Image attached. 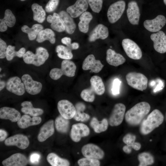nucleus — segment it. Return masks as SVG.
<instances>
[{
	"label": "nucleus",
	"instance_id": "49",
	"mask_svg": "<svg viewBox=\"0 0 166 166\" xmlns=\"http://www.w3.org/2000/svg\"><path fill=\"white\" fill-rule=\"evenodd\" d=\"M121 81L118 79H114L113 81L112 92L114 95H117L119 93L120 86Z\"/></svg>",
	"mask_w": 166,
	"mask_h": 166
},
{
	"label": "nucleus",
	"instance_id": "52",
	"mask_svg": "<svg viewBox=\"0 0 166 166\" xmlns=\"http://www.w3.org/2000/svg\"><path fill=\"white\" fill-rule=\"evenodd\" d=\"M7 136V132L2 129H0V141H2L4 140Z\"/></svg>",
	"mask_w": 166,
	"mask_h": 166
},
{
	"label": "nucleus",
	"instance_id": "54",
	"mask_svg": "<svg viewBox=\"0 0 166 166\" xmlns=\"http://www.w3.org/2000/svg\"><path fill=\"white\" fill-rule=\"evenodd\" d=\"M75 107L76 110L82 111L85 109V106L83 104L79 103L76 105Z\"/></svg>",
	"mask_w": 166,
	"mask_h": 166
},
{
	"label": "nucleus",
	"instance_id": "24",
	"mask_svg": "<svg viewBox=\"0 0 166 166\" xmlns=\"http://www.w3.org/2000/svg\"><path fill=\"white\" fill-rule=\"evenodd\" d=\"M59 15L65 27V30L69 34H73L76 28V25L73 18L65 11H60Z\"/></svg>",
	"mask_w": 166,
	"mask_h": 166
},
{
	"label": "nucleus",
	"instance_id": "12",
	"mask_svg": "<svg viewBox=\"0 0 166 166\" xmlns=\"http://www.w3.org/2000/svg\"><path fill=\"white\" fill-rule=\"evenodd\" d=\"M89 133V129L86 125L82 123H77L72 125L70 136L73 141L77 142L82 137L88 136Z\"/></svg>",
	"mask_w": 166,
	"mask_h": 166
},
{
	"label": "nucleus",
	"instance_id": "61",
	"mask_svg": "<svg viewBox=\"0 0 166 166\" xmlns=\"http://www.w3.org/2000/svg\"><path fill=\"white\" fill-rule=\"evenodd\" d=\"M20 0V1H25V0Z\"/></svg>",
	"mask_w": 166,
	"mask_h": 166
},
{
	"label": "nucleus",
	"instance_id": "10",
	"mask_svg": "<svg viewBox=\"0 0 166 166\" xmlns=\"http://www.w3.org/2000/svg\"><path fill=\"white\" fill-rule=\"evenodd\" d=\"M57 108L61 115L68 120L73 118L76 112V109L74 105L66 100H62L59 101Z\"/></svg>",
	"mask_w": 166,
	"mask_h": 166
},
{
	"label": "nucleus",
	"instance_id": "1",
	"mask_svg": "<svg viewBox=\"0 0 166 166\" xmlns=\"http://www.w3.org/2000/svg\"><path fill=\"white\" fill-rule=\"evenodd\" d=\"M150 108V105L148 102L143 101L137 103L126 113V121L131 125L139 124L149 112Z\"/></svg>",
	"mask_w": 166,
	"mask_h": 166
},
{
	"label": "nucleus",
	"instance_id": "9",
	"mask_svg": "<svg viewBox=\"0 0 166 166\" xmlns=\"http://www.w3.org/2000/svg\"><path fill=\"white\" fill-rule=\"evenodd\" d=\"M22 81L19 77L17 76L10 78L6 83V89L17 95H22L25 93L26 90Z\"/></svg>",
	"mask_w": 166,
	"mask_h": 166
},
{
	"label": "nucleus",
	"instance_id": "4",
	"mask_svg": "<svg viewBox=\"0 0 166 166\" xmlns=\"http://www.w3.org/2000/svg\"><path fill=\"white\" fill-rule=\"evenodd\" d=\"M126 79L128 85L134 89L143 91L147 88L148 80L142 73L130 72L126 75Z\"/></svg>",
	"mask_w": 166,
	"mask_h": 166
},
{
	"label": "nucleus",
	"instance_id": "20",
	"mask_svg": "<svg viewBox=\"0 0 166 166\" xmlns=\"http://www.w3.org/2000/svg\"><path fill=\"white\" fill-rule=\"evenodd\" d=\"M54 132V121L50 120L45 123L41 128L38 135L39 141L42 142L52 136Z\"/></svg>",
	"mask_w": 166,
	"mask_h": 166
},
{
	"label": "nucleus",
	"instance_id": "38",
	"mask_svg": "<svg viewBox=\"0 0 166 166\" xmlns=\"http://www.w3.org/2000/svg\"><path fill=\"white\" fill-rule=\"evenodd\" d=\"M140 162L139 166H146L152 164L154 162L153 156L150 153L144 152L140 154L138 156Z\"/></svg>",
	"mask_w": 166,
	"mask_h": 166
},
{
	"label": "nucleus",
	"instance_id": "30",
	"mask_svg": "<svg viewBox=\"0 0 166 166\" xmlns=\"http://www.w3.org/2000/svg\"><path fill=\"white\" fill-rule=\"evenodd\" d=\"M61 69L64 75L72 77L75 75L76 66L75 63L70 60H64L61 63Z\"/></svg>",
	"mask_w": 166,
	"mask_h": 166
},
{
	"label": "nucleus",
	"instance_id": "57",
	"mask_svg": "<svg viewBox=\"0 0 166 166\" xmlns=\"http://www.w3.org/2000/svg\"><path fill=\"white\" fill-rule=\"evenodd\" d=\"M79 45L78 43L74 42L71 44L70 49H77L79 48Z\"/></svg>",
	"mask_w": 166,
	"mask_h": 166
},
{
	"label": "nucleus",
	"instance_id": "15",
	"mask_svg": "<svg viewBox=\"0 0 166 166\" xmlns=\"http://www.w3.org/2000/svg\"><path fill=\"white\" fill-rule=\"evenodd\" d=\"M166 23L165 17L163 15H160L153 19L145 20L144 22V26L148 31L155 32L160 31Z\"/></svg>",
	"mask_w": 166,
	"mask_h": 166
},
{
	"label": "nucleus",
	"instance_id": "41",
	"mask_svg": "<svg viewBox=\"0 0 166 166\" xmlns=\"http://www.w3.org/2000/svg\"><path fill=\"white\" fill-rule=\"evenodd\" d=\"M95 93L90 88L85 89L82 90L80 96L81 98L87 102H92L94 101L95 98Z\"/></svg>",
	"mask_w": 166,
	"mask_h": 166
},
{
	"label": "nucleus",
	"instance_id": "8",
	"mask_svg": "<svg viewBox=\"0 0 166 166\" xmlns=\"http://www.w3.org/2000/svg\"><path fill=\"white\" fill-rule=\"evenodd\" d=\"M25 90L29 94L34 95L39 93L42 88V83L34 80L31 76L28 74L23 75L22 77Z\"/></svg>",
	"mask_w": 166,
	"mask_h": 166
},
{
	"label": "nucleus",
	"instance_id": "16",
	"mask_svg": "<svg viewBox=\"0 0 166 166\" xmlns=\"http://www.w3.org/2000/svg\"><path fill=\"white\" fill-rule=\"evenodd\" d=\"M104 66L100 60L96 59L93 55L90 54L84 59L82 68L85 70H90L92 72L98 73L102 69Z\"/></svg>",
	"mask_w": 166,
	"mask_h": 166
},
{
	"label": "nucleus",
	"instance_id": "40",
	"mask_svg": "<svg viewBox=\"0 0 166 166\" xmlns=\"http://www.w3.org/2000/svg\"><path fill=\"white\" fill-rule=\"evenodd\" d=\"M78 164L80 166H99L100 164L98 160L87 157L79 159Z\"/></svg>",
	"mask_w": 166,
	"mask_h": 166
},
{
	"label": "nucleus",
	"instance_id": "21",
	"mask_svg": "<svg viewBox=\"0 0 166 166\" xmlns=\"http://www.w3.org/2000/svg\"><path fill=\"white\" fill-rule=\"evenodd\" d=\"M109 34L108 28L102 24H99L90 33L89 40L90 42H93L99 39H105L108 37Z\"/></svg>",
	"mask_w": 166,
	"mask_h": 166
},
{
	"label": "nucleus",
	"instance_id": "58",
	"mask_svg": "<svg viewBox=\"0 0 166 166\" xmlns=\"http://www.w3.org/2000/svg\"><path fill=\"white\" fill-rule=\"evenodd\" d=\"M6 85V84L5 82L3 81H0V90L1 91L3 89L5 86Z\"/></svg>",
	"mask_w": 166,
	"mask_h": 166
},
{
	"label": "nucleus",
	"instance_id": "2",
	"mask_svg": "<svg viewBox=\"0 0 166 166\" xmlns=\"http://www.w3.org/2000/svg\"><path fill=\"white\" fill-rule=\"evenodd\" d=\"M164 116L159 110L155 109L144 120L140 128V131L143 135L150 133L155 128L158 127L163 122Z\"/></svg>",
	"mask_w": 166,
	"mask_h": 166
},
{
	"label": "nucleus",
	"instance_id": "59",
	"mask_svg": "<svg viewBox=\"0 0 166 166\" xmlns=\"http://www.w3.org/2000/svg\"><path fill=\"white\" fill-rule=\"evenodd\" d=\"M52 19V16L51 15H49L47 18V21L48 22L51 23Z\"/></svg>",
	"mask_w": 166,
	"mask_h": 166
},
{
	"label": "nucleus",
	"instance_id": "37",
	"mask_svg": "<svg viewBox=\"0 0 166 166\" xmlns=\"http://www.w3.org/2000/svg\"><path fill=\"white\" fill-rule=\"evenodd\" d=\"M50 26L52 29L61 32L65 30V27L58 14L54 13L52 15Z\"/></svg>",
	"mask_w": 166,
	"mask_h": 166
},
{
	"label": "nucleus",
	"instance_id": "63",
	"mask_svg": "<svg viewBox=\"0 0 166 166\" xmlns=\"http://www.w3.org/2000/svg\"><path fill=\"white\" fill-rule=\"evenodd\" d=\"M1 68H0V71H1Z\"/></svg>",
	"mask_w": 166,
	"mask_h": 166
},
{
	"label": "nucleus",
	"instance_id": "25",
	"mask_svg": "<svg viewBox=\"0 0 166 166\" xmlns=\"http://www.w3.org/2000/svg\"><path fill=\"white\" fill-rule=\"evenodd\" d=\"M42 121L41 118L39 117H31L26 114L22 116L17 121L18 127L21 128H25L33 125L40 124Z\"/></svg>",
	"mask_w": 166,
	"mask_h": 166
},
{
	"label": "nucleus",
	"instance_id": "11",
	"mask_svg": "<svg viewBox=\"0 0 166 166\" xmlns=\"http://www.w3.org/2000/svg\"><path fill=\"white\" fill-rule=\"evenodd\" d=\"M81 151L85 157L98 160L102 159L105 155L102 149L97 145L93 144L84 145L82 147Z\"/></svg>",
	"mask_w": 166,
	"mask_h": 166
},
{
	"label": "nucleus",
	"instance_id": "45",
	"mask_svg": "<svg viewBox=\"0 0 166 166\" xmlns=\"http://www.w3.org/2000/svg\"><path fill=\"white\" fill-rule=\"evenodd\" d=\"M81 111L76 110L74 119L77 121H88L90 118V116L88 114Z\"/></svg>",
	"mask_w": 166,
	"mask_h": 166
},
{
	"label": "nucleus",
	"instance_id": "19",
	"mask_svg": "<svg viewBox=\"0 0 166 166\" xmlns=\"http://www.w3.org/2000/svg\"><path fill=\"white\" fill-rule=\"evenodd\" d=\"M27 163L26 156L20 153L14 154L2 162L4 166H25Z\"/></svg>",
	"mask_w": 166,
	"mask_h": 166
},
{
	"label": "nucleus",
	"instance_id": "53",
	"mask_svg": "<svg viewBox=\"0 0 166 166\" xmlns=\"http://www.w3.org/2000/svg\"><path fill=\"white\" fill-rule=\"evenodd\" d=\"M7 26L6 23L2 20L0 19V31L1 32H4L7 30Z\"/></svg>",
	"mask_w": 166,
	"mask_h": 166
},
{
	"label": "nucleus",
	"instance_id": "44",
	"mask_svg": "<svg viewBox=\"0 0 166 166\" xmlns=\"http://www.w3.org/2000/svg\"><path fill=\"white\" fill-rule=\"evenodd\" d=\"M59 2V0H49L45 6V11L48 13L54 11L57 7Z\"/></svg>",
	"mask_w": 166,
	"mask_h": 166
},
{
	"label": "nucleus",
	"instance_id": "36",
	"mask_svg": "<svg viewBox=\"0 0 166 166\" xmlns=\"http://www.w3.org/2000/svg\"><path fill=\"white\" fill-rule=\"evenodd\" d=\"M55 50L57 56L61 59L70 60L73 57L71 50L67 47L59 45L56 46Z\"/></svg>",
	"mask_w": 166,
	"mask_h": 166
},
{
	"label": "nucleus",
	"instance_id": "43",
	"mask_svg": "<svg viewBox=\"0 0 166 166\" xmlns=\"http://www.w3.org/2000/svg\"><path fill=\"white\" fill-rule=\"evenodd\" d=\"M15 47L11 45H9L8 46L6 53V58L9 61H10L13 59V58L15 56H18V51H15Z\"/></svg>",
	"mask_w": 166,
	"mask_h": 166
},
{
	"label": "nucleus",
	"instance_id": "22",
	"mask_svg": "<svg viewBox=\"0 0 166 166\" xmlns=\"http://www.w3.org/2000/svg\"><path fill=\"white\" fill-rule=\"evenodd\" d=\"M21 117L20 112L15 109L7 107H4L0 109V118L8 119L12 122H16Z\"/></svg>",
	"mask_w": 166,
	"mask_h": 166
},
{
	"label": "nucleus",
	"instance_id": "27",
	"mask_svg": "<svg viewBox=\"0 0 166 166\" xmlns=\"http://www.w3.org/2000/svg\"><path fill=\"white\" fill-rule=\"evenodd\" d=\"M22 107L21 111L25 114H29L33 117H37L42 115L43 110L41 109L33 107L31 102L29 101H24L21 104Z\"/></svg>",
	"mask_w": 166,
	"mask_h": 166
},
{
	"label": "nucleus",
	"instance_id": "51",
	"mask_svg": "<svg viewBox=\"0 0 166 166\" xmlns=\"http://www.w3.org/2000/svg\"><path fill=\"white\" fill-rule=\"evenodd\" d=\"M61 42L63 44L66 45L67 47L70 49L71 44V39L70 38L64 37L61 39Z\"/></svg>",
	"mask_w": 166,
	"mask_h": 166
},
{
	"label": "nucleus",
	"instance_id": "17",
	"mask_svg": "<svg viewBox=\"0 0 166 166\" xmlns=\"http://www.w3.org/2000/svg\"><path fill=\"white\" fill-rule=\"evenodd\" d=\"M88 7L87 0H77L73 5L67 8L66 12L73 18H76L86 12Z\"/></svg>",
	"mask_w": 166,
	"mask_h": 166
},
{
	"label": "nucleus",
	"instance_id": "48",
	"mask_svg": "<svg viewBox=\"0 0 166 166\" xmlns=\"http://www.w3.org/2000/svg\"><path fill=\"white\" fill-rule=\"evenodd\" d=\"M7 46L6 42L0 39V58L3 59L6 56Z\"/></svg>",
	"mask_w": 166,
	"mask_h": 166
},
{
	"label": "nucleus",
	"instance_id": "33",
	"mask_svg": "<svg viewBox=\"0 0 166 166\" xmlns=\"http://www.w3.org/2000/svg\"><path fill=\"white\" fill-rule=\"evenodd\" d=\"M33 13V19L39 23H42L45 18L46 13L42 6L35 3L31 6Z\"/></svg>",
	"mask_w": 166,
	"mask_h": 166
},
{
	"label": "nucleus",
	"instance_id": "5",
	"mask_svg": "<svg viewBox=\"0 0 166 166\" xmlns=\"http://www.w3.org/2000/svg\"><path fill=\"white\" fill-rule=\"evenodd\" d=\"M125 2L124 0L118 1L110 5L107 16L109 22L114 23L121 17L125 9Z\"/></svg>",
	"mask_w": 166,
	"mask_h": 166
},
{
	"label": "nucleus",
	"instance_id": "46",
	"mask_svg": "<svg viewBox=\"0 0 166 166\" xmlns=\"http://www.w3.org/2000/svg\"><path fill=\"white\" fill-rule=\"evenodd\" d=\"M63 75L61 69L58 68L52 69L50 70L49 74L51 78L55 80L59 79Z\"/></svg>",
	"mask_w": 166,
	"mask_h": 166
},
{
	"label": "nucleus",
	"instance_id": "62",
	"mask_svg": "<svg viewBox=\"0 0 166 166\" xmlns=\"http://www.w3.org/2000/svg\"><path fill=\"white\" fill-rule=\"evenodd\" d=\"M152 140H150V141H152Z\"/></svg>",
	"mask_w": 166,
	"mask_h": 166
},
{
	"label": "nucleus",
	"instance_id": "35",
	"mask_svg": "<svg viewBox=\"0 0 166 166\" xmlns=\"http://www.w3.org/2000/svg\"><path fill=\"white\" fill-rule=\"evenodd\" d=\"M55 124L56 129L58 132L65 133L68 131L69 122L68 119L64 118L61 115L56 118Z\"/></svg>",
	"mask_w": 166,
	"mask_h": 166
},
{
	"label": "nucleus",
	"instance_id": "32",
	"mask_svg": "<svg viewBox=\"0 0 166 166\" xmlns=\"http://www.w3.org/2000/svg\"><path fill=\"white\" fill-rule=\"evenodd\" d=\"M47 160L52 166H69V162L66 159L61 158L54 153H50L47 156Z\"/></svg>",
	"mask_w": 166,
	"mask_h": 166
},
{
	"label": "nucleus",
	"instance_id": "18",
	"mask_svg": "<svg viewBox=\"0 0 166 166\" xmlns=\"http://www.w3.org/2000/svg\"><path fill=\"white\" fill-rule=\"evenodd\" d=\"M127 14L130 23L133 25L138 24L140 14L139 7L135 1H131L128 3Z\"/></svg>",
	"mask_w": 166,
	"mask_h": 166
},
{
	"label": "nucleus",
	"instance_id": "34",
	"mask_svg": "<svg viewBox=\"0 0 166 166\" xmlns=\"http://www.w3.org/2000/svg\"><path fill=\"white\" fill-rule=\"evenodd\" d=\"M90 125L96 133H100L105 131L108 128V123L106 119L99 121L96 118H93L90 122Z\"/></svg>",
	"mask_w": 166,
	"mask_h": 166
},
{
	"label": "nucleus",
	"instance_id": "39",
	"mask_svg": "<svg viewBox=\"0 0 166 166\" xmlns=\"http://www.w3.org/2000/svg\"><path fill=\"white\" fill-rule=\"evenodd\" d=\"M2 19L6 23L7 26L10 27H12L14 26L16 21L14 15L11 10L8 9L5 10L4 17Z\"/></svg>",
	"mask_w": 166,
	"mask_h": 166
},
{
	"label": "nucleus",
	"instance_id": "26",
	"mask_svg": "<svg viewBox=\"0 0 166 166\" xmlns=\"http://www.w3.org/2000/svg\"><path fill=\"white\" fill-rule=\"evenodd\" d=\"M91 88L95 93L101 95L104 93L105 87L101 78L99 76H92L90 79Z\"/></svg>",
	"mask_w": 166,
	"mask_h": 166
},
{
	"label": "nucleus",
	"instance_id": "3",
	"mask_svg": "<svg viewBox=\"0 0 166 166\" xmlns=\"http://www.w3.org/2000/svg\"><path fill=\"white\" fill-rule=\"evenodd\" d=\"M49 57L47 50L43 47H39L36 49L35 54L28 51L25 53L22 57L26 63L38 66L44 64Z\"/></svg>",
	"mask_w": 166,
	"mask_h": 166
},
{
	"label": "nucleus",
	"instance_id": "28",
	"mask_svg": "<svg viewBox=\"0 0 166 166\" xmlns=\"http://www.w3.org/2000/svg\"><path fill=\"white\" fill-rule=\"evenodd\" d=\"M93 17L91 14L88 11L83 13L80 17V21L78 24V28L81 32L87 33L89 29V23Z\"/></svg>",
	"mask_w": 166,
	"mask_h": 166
},
{
	"label": "nucleus",
	"instance_id": "14",
	"mask_svg": "<svg viewBox=\"0 0 166 166\" xmlns=\"http://www.w3.org/2000/svg\"><path fill=\"white\" fill-rule=\"evenodd\" d=\"M150 38L153 42V46L157 52L163 53L166 52V36L162 31L152 34Z\"/></svg>",
	"mask_w": 166,
	"mask_h": 166
},
{
	"label": "nucleus",
	"instance_id": "7",
	"mask_svg": "<svg viewBox=\"0 0 166 166\" xmlns=\"http://www.w3.org/2000/svg\"><path fill=\"white\" fill-rule=\"evenodd\" d=\"M125 106L122 103L115 105L109 119L111 126H117L122 123L125 116Z\"/></svg>",
	"mask_w": 166,
	"mask_h": 166
},
{
	"label": "nucleus",
	"instance_id": "50",
	"mask_svg": "<svg viewBox=\"0 0 166 166\" xmlns=\"http://www.w3.org/2000/svg\"><path fill=\"white\" fill-rule=\"evenodd\" d=\"M40 156L39 154L37 153H34L32 154L30 158V160L31 163L33 164L38 163L40 160Z\"/></svg>",
	"mask_w": 166,
	"mask_h": 166
},
{
	"label": "nucleus",
	"instance_id": "60",
	"mask_svg": "<svg viewBox=\"0 0 166 166\" xmlns=\"http://www.w3.org/2000/svg\"><path fill=\"white\" fill-rule=\"evenodd\" d=\"M164 4L166 5V0H164Z\"/></svg>",
	"mask_w": 166,
	"mask_h": 166
},
{
	"label": "nucleus",
	"instance_id": "42",
	"mask_svg": "<svg viewBox=\"0 0 166 166\" xmlns=\"http://www.w3.org/2000/svg\"><path fill=\"white\" fill-rule=\"evenodd\" d=\"M92 10L98 13L101 11L102 6L103 0H87Z\"/></svg>",
	"mask_w": 166,
	"mask_h": 166
},
{
	"label": "nucleus",
	"instance_id": "47",
	"mask_svg": "<svg viewBox=\"0 0 166 166\" xmlns=\"http://www.w3.org/2000/svg\"><path fill=\"white\" fill-rule=\"evenodd\" d=\"M136 137L135 135L131 133H128L123 137V142L126 145L131 147L132 145L135 142Z\"/></svg>",
	"mask_w": 166,
	"mask_h": 166
},
{
	"label": "nucleus",
	"instance_id": "23",
	"mask_svg": "<svg viewBox=\"0 0 166 166\" xmlns=\"http://www.w3.org/2000/svg\"><path fill=\"white\" fill-rule=\"evenodd\" d=\"M106 60L109 65L114 66L123 64L126 61L125 58L122 55L111 49L107 50Z\"/></svg>",
	"mask_w": 166,
	"mask_h": 166
},
{
	"label": "nucleus",
	"instance_id": "56",
	"mask_svg": "<svg viewBox=\"0 0 166 166\" xmlns=\"http://www.w3.org/2000/svg\"><path fill=\"white\" fill-rule=\"evenodd\" d=\"M131 147L126 145L123 147V150L125 152L128 154L130 153L132 151Z\"/></svg>",
	"mask_w": 166,
	"mask_h": 166
},
{
	"label": "nucleus",
	"instance_id": "31",
	"mask_svg": "<svg viewBox=\"0 0 166 166\" xmlns=\"http://www.w3.org/2000/svg\"><path fill=\"white\" fill-rule=\"evenodd\" d=\"M55 36L54 32L50 29L47 28L42 30L39 32L36 40L38 43H41L47 40L53 44L55 42Z\"/></svg>",
	"mask_w": 166,
	"mask_h": 166
},
{
	"label": "nucleus",
	"instance_id": "55",
	"mask_svg": "<svg viewBox=\"0 0 166 166\" xmlns=\"http://www.w3.org/2000/svg\"><path fill=\"white\" fill-rule=\"evenodd\" d=\"M131 147L136 150H138L140 148L141 144L138 142H135L132 145Z\"/></svg>",
	"mask_w": 166,
	"mask_h": 166
},
{
	"label": "nucleus",
	"instance_id": "29",
	"mask_svg": "<svg viewBox=\"0 0 166 166\" xmlns=\"http://www.w3.org/2000/svg\"><path fill=\"white\" fill-rule=\"evenodd\" d=\"M43 28L42 26L40 24H35L30 28L27 25H24L21 27L22 31L28 34V37L30 40H34L39 32Z\"/></svg>",
	"mask_w": 166,
	"mask_h": 166
},
{
	"label": "nucleus",
	"instance_id": "13",
	"mask_svg": "<svg viewBox=\"0 0 166 166\" xmlns=\"http://www.w3.org/2000/svg\"><path fill=\"white\" fill-rule=\"evenodd\" d=\"M4 143L6 146H15L21 149H25L29 146L30 142L26 136L17 134L7 138Z\"/></svg>",
	"mask_w": 166,
	"mask_h": 166
},
{
	"label": "nucleus",
	"instance_id": "6",
	"mask_svg": "<svg viewBox=\"0 0 166 166\" xmlns=\"http://www.w3.org/2000/svg\"><path fill=\"white\" fill-rule=\"evenodd\" d=\"M122 45L126 53L129 58L136 60L141 58V50L134 42L129 39L125 38L122 40Z\"/></svg>",
	"mask_w": 166,
	"mask_h": 166
}]
</instances>
